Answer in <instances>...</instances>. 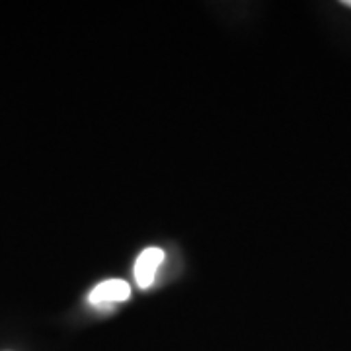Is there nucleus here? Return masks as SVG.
Listing matches in <instances>:
<instances>
[{"instance_id":"nucleus-1","label":"nucleus","mask_w":351,"mask_h":351,"mask_svg":"<svg viewBox=\"0 0 351 351\" xmlns=\"http://www.w3.org/2000/svg\"><path fill=\"white\" fill-rule=\"evenodd\" d=\"M129 295H131V287L127 281L108 279V281H101L100 285H96L90 291L88 302L96 308H106V306H112L115 302L127 301Z\"/></svg>"},{"instance_id":"nucleus-2","label":"nucleus","mask_w":351,"mask_h":351,"mask_svg":"<svg viewBox=\"0 0 351 351\" xmlns=\"http://www.w3.org/2000/svg\"><path fill=\"white\" fill-rule=\"evenodd\" d=\"M164 260V252L160 248H147L138 254L137 262H135V281L141 289H149L156 277V271L160 267Z\"/></svg>"},{"instance_id":"nucleus-3","label":"nucleus","mask_w":351,"mask_h":351,"mask_svg":"<svg viewBox=\"0 0 351 351\" xmlns=\"http://www.w3.org/2000/svg\"><path fill=\"white\" fill-rule=\"evenodd\" d=\"M343 4H346L348 8H351V0H343Z\"/></svg>"}]
</instances>
